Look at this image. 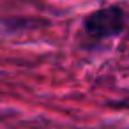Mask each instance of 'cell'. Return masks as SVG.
<instances>
[{"label":"cell","mask_w":129,"mask_h":129,"mask_svg":"<svg viewBox=\"0 0 129 129\" xmlns=\"http://www.w3.org/2000/svg\"><path fill=\"white\" fill-rule=\"evenodd\" d=\"M127 16L118 6H108L103 9H97L90 13L85 18V32L90 37L95 39H104V37H113L118 36L124 27H125Z\"/></svg>","instance_id":"1"}]
</instances>
